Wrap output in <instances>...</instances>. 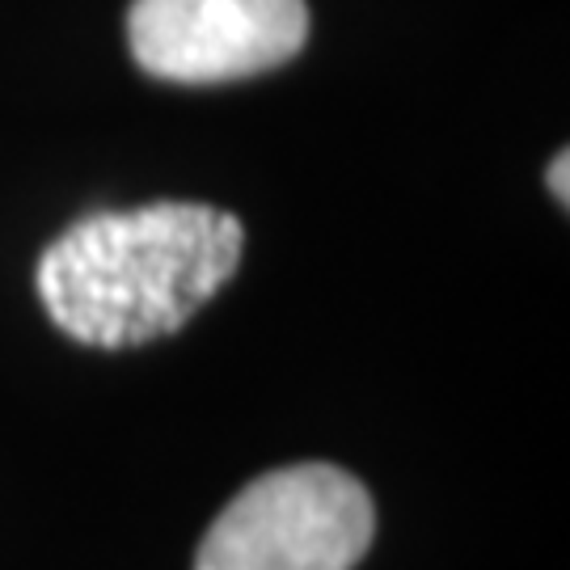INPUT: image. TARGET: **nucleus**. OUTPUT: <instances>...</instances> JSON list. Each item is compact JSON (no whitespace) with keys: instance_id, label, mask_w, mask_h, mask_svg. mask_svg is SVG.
I'll return each instance as SVG.
<instances>
[{"instance_id":"nucleus-4","label":"nucleus","mask_w":570,"mask_h":570,"mask_svg":"<svg viewBox=\"0 0 570 570\" xmlns=\"http://www.w3.org/2000/svg\"><path fill=\"white\" fill-rule=\"evenodd\" d=\"M546 178H550V190L558 195V204H570V157L567 153H558V157H553Z\"/></svg>"},{"instance_id":"nucleus-2","label":"nucleus","mask_w":570,"mask_h":570,"mask_svg":"<svg viewBox=\"0 0 570 570\" xmlns=\"http://www.w3.org/2000/svg\"><path fill=\"white\" fill-rule=\"evenodd\" d=\"M376 511L338 465L271 469L207 529L195 570H351L372 546Z\"/></svg>"},{"instance_id":"nucleus-1","label":"nucleus","mask_w":570,"mask_h":570,"mask_svg":"<svg viewBox=\"0 0 570 570\" xmlns=\"http://www.w3.org/2000/svg\"><path fill=\"white\" fill-rule=\"evenodd\" d=\"M245 228L212 204L98 212L47 245L39 296L81 346H144L183 330L233 279Z\"/></svg>"},{"instance_id":"nucleus-3","label":"nucleus","mask_w":570,"mask_h":570,"mask_svg":"<svg viewBox=\"0 0 570 570\" xmlns=\"http://www.w3.org/2000/svg\"><path fill=\"white\" fill-rule=\"evenodd\" d=\"M131 56L178 85L258 77L308 39L305 0H136L127 13Z\"/></svg>"}]
</instances>
